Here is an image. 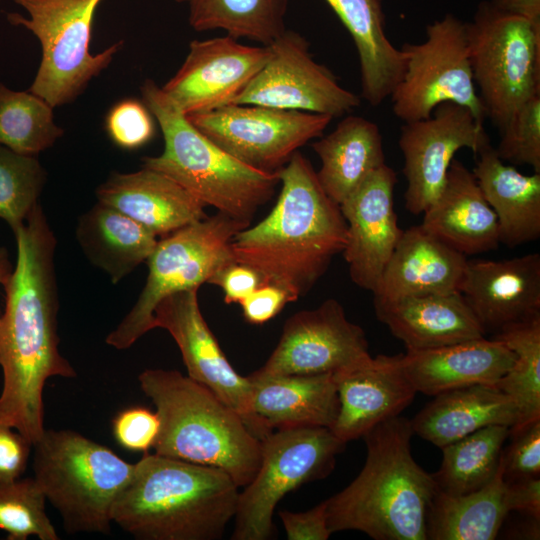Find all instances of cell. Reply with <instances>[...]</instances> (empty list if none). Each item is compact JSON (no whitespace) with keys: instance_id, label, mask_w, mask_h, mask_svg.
<instances>
[{"instance_id":"cell-1","label":"cell","mask_w":540,"mask_h":540,"mask_svg":"<svg viewBox=\"0 0 540 540\" xmlns=\"http://www.w3.org/2000/svg\"><path fill=\"white\" fill-rule=\"evenodd\" d=\"M13 233L17 257L4 285L0 317V422L34 444L45 431L46 381L54 376L74 378L77 373L58 348L56 238L40 203Z\"/></svg>"},{"instance_id":"cell-2","label":"cell","mask_w":540,"mask_h":540,"mask_svg":"<svg viewBox=\"0 0 540 540\" xmlns=\"http://www.w3.org/2000/svg\"><path fill=\"white\" fill-rule=\"evenodd\" d=\"M281 191L271 212L232 239L236 262L254 268L294 302L307 294L347 242L340 206L323 190L299 151L279 171Z\"/></svg>"},{"instance_id":"cell-3","label":"cell","mask_w":540,"mask_h":540,"mask_svg":"<svg viewBox=\"0 0 540 540\" xmlns=\"http://www.w3.org/2000/svg\"><path fill=\"white\" fill-rule=\"evenodd\" d=\"M412 435L410 420L398 415L363 436L367 454L362 470L325 500L332 533L356 530L375 540H427L437 487L412 456Z\"/></svg>"},{"instance_id":"cell-4","label":"cell","mask_w":540,"mask_h":540,"mask_svg":"<svg viewBox=\"0 0 540 540\" xmlns=\"http://www.w3.org/2000/svg\"><path fill=\"white\" fill-rule=\"evenodd\" d=\"M238 489L219 468L145 453L112 522L140 540H217L235 516Z\"/></svg>"},{"instance_id":"cell-5","label":"cell","mask_w":540,"mask_h":540,"mask_svg":"<svg viewBox=\"0 0 540 540\" xmlns=\"http://www.w3.org/2000/svg\"><path fill=\"white\" fill-rule=\"evenodd\" d=\"M160 419L155 453L219 468L239 487L261 461V440L210 389L176 370L146 369L138 376Z\"/></svg>"},{"instance_id":"cell-6","label":"cell","mask_w":540,"mask_h":540,"mask_svg":"<svg viewBox=\"0 0 540 540\" xmlns=\"http://www.w3.org/2000/svg\"><path fill=\"white\" fill-rule=\"evenodd\" d=\"M140 89L143 103L158 121L164 138L163 152L144 157L143 167L170 177L205 206L250 223L274 195L280 170L253 168L224 151L200 132L153 80H145Z\"/></svg>"},{"instance_id":"cell-7","label":"cell","mask_w":540,"mask_h":540,"mask_svg":"<svg viewBox=\"0 0 540 540\" xmlns=\"http://www.w3.org/2000/svg\"><path fill=\"white\" fill-rule=\"evenodd\" d=\"M33 448L34 479L65 530L108 534L113 504L135 464L72 430L45 429Z\"/></svg>"},{"instance_id":"cell-8","label":"cell","mask_w":540,"mask_h":540,"mask_svg":"<svg viewBox=\"0 0 540 540\" xmlns=\"http://www.w3.org/2000/svg\"><path fill=\"white\" fill-rule=\"evenodd\" d=\"M249 223L217 212L158 240L146 260V283L132 309L106 337L118 350L127 349L154 329V310L166 296L199 287L235 262L233 237Z\"/></svg>"},{"instance_id":"cell-9","label":"cell","mask_w":540,"mask_h":540,"mask_svg":"<svg viewBox=\"0 0 540 540\" xmlns=\"http://www.w3.org/2000/svg\"><path fill=\"white\" fill-rule=\"evenodd\" d=\"M469 60L485 117L501 129L540 94V23L478 4L466 22Z\"/></svg>"},{"instance_id":"cell-10","label":"cell","mask_w":540,"mask_h":540,"mask_svg":"<svg viewBox=\"0 0 540 540\" xmlns=\"http://www.w3.org/2000/svg\"><path fill=\"white\" fill-rule=\"evenodd\" d=\"M102 0H15L28 17L8 13L14 26L31 31L42 57L28 91L53 108L75 100L112 62L123 41L92 54L90 42L96 9Z\"/></svg>"},{"instance_id":"cell-11","label":"cell","mask_w":540,"mask_h":540,"mask_svg":"<svg viewBox=\"0 0 540 540\" xmlns=\"http://www.w3.org/2000/svg\"><path fill=\"white\" fill-rule=\"evenodd\" d=\"M345 446L326 427L273 430L261 440L256 474L239 492L231 539L272 538L278 502L301 485L328 476Z\"/></svg>"},{"instance_id":"cell-12","label":"cell","mask_w":540,"mask_h":540,"mask_svg":"<svg viewBox=\"0 0 540 540\" xmlns=\"http://www.w3.org/2000/svg\"><path fill=\"white\" fill-rule=\"evenodd\" d=\"M401 51L403 76L389 97L398 119H424L440 104L452 102L484 120L469 60L466 22L447 13L426 27L424 41L405 43Z\"/></svg>"},{"instance_id":"cell-13","label":"cell","mask_w":540,"mask_h":540,"mask_svg":"<svg viewBox=\"0 0 540 540\" xmlns=\"http://www.w3.org/2000/svg\"><path fill=\"white\" fill-rule=\"evenodd\" d=\"M187 118L224 151L268 172L283 168L300 147L321 137L333 119L255 104H227Z\"/></svg>"},{"instance_id":"cell-14","label":"cell","mask_w":540,"mask_h":540,"mask_svg":"<svg viewBox=\"0 0 540 540\" xmlns=\"http://www.w3.org/2000/svg\"><path fill=\"white\" fill-rule=\"evenodd\" d=\"M267 46L265 64L230 104H255L331 118L359 106V96L342 87L326 66L315 61L301 34L286 29Z\"/></svg>"},{"instance_id":"cell-15","label":"cell","mask_w":540,"mask_h":540,"mask_svg":"<svg viewBox=\"0 0 540 540\" xmlns=\"http://www.w3.org/2000/svg\"><path fill=\"white\" fill-rule=\"evenodd\" d=\"M398 144L404 158L405 208L419 215L442 190L456 153L467 148L477 154L491 143L482 120L464 106L445 102L427 118L404 122Z\"/></svg>"},{"instance_id":"cell-16","label":"cell","mask_w":540,"mask_h":540,"mask_svg":"<svg viewBox=\"0 0 540 540\" xmlns=\"http://www.w3.org/2000/svg\"><path fill=\"white\" fill-rule=\"evenodd\" d=\"M154 328L169 332L188 376L233 409L259 440L273 431L253 411L251 382L234 370L208 327L199 307L197 288L163 298L154 310Z\"/></svg>"},{"instance_id":"cell-17","label":"cell","mask_w":540,"mask_h":540,"mask_svg":"<svg viewBox=\"0 0 540 540\" xmlns=\"http://www.w3.org/2000/svg\"><path fill=\"white\" fill-rule=\"evenodd\" d=\"M370 356L363 329L336 299L301 310L284 323L277 346L252 377L336 373Z\"/></svg>"},{"instance_id":"cell-18","label":"cell","mask_w":540,"mask_h":540,"mask_svg":"<svg viewBox=\"0 0 540 540\" xmlns=\"http://www.w3.org/2000/svg\"><path fill=\"white\" fill-rule=\"evenodd\" d=\"M268 46H248L229 35L193 40L179 68L161 88L186 116L232 103L263 67Z\"/></svg>"},{"instance_id":"cell-19","label":"cell","mask_w":540,"mask_h":540,"mask_svg":"<svg viewBox=\"0 0 540 540\" xmlns=\"http://www.w3.org/2000/svg\"><path fill=\"white\" fill-rule=\"evenodd\" d=\"M395 171L386 163L339 206L347 224L342 252L351 280L372 293L402 236L394 209Z\"/></svg>"},{"instance_id":"cell-20","label":"cell","mask_w":540,"mask_h":540,"mask_svg":"<svg viewBox=\"0 0 540 540\" xmlns=\"http://www.w3.org/2000/svg\"><path fill=\"white\" fill-rule=\"evenodd\" d=\"M333 377L339 411L330 430L345 443L400 415L417 394L404 371L402 354L370 355Z\"/></svg>"},{"instance_id":"cell-21","label":"cell","mask_w":540,"mask_h":540,"mask_svg":"<svg viewBox=\"0 0 540 540\" xmlns=\"http://www.w3.org/2000/svg\"><path fill=\"white\" fill-rule=\"evenodd\" d=\"M459 292L486 333L540 315V254L467 259Z\"/></svg>"},{"instance_id":"cell-22","label":"cell","mask_w":540,"mask_h":540,"mask_svg":"<svg viewBox=\"0 0 540 540\" xmlns=\"http://www.w3.org/2000/svg\"><path fill=\"white\" fill-rule=\"evenodd\" d=\"M96 196L98 202L160 237L207 217L199 199L170 177L145 167L131 173H111L97 188Z\"/></svg>"},{"instance_id":"cell-23","label":"cell","mask_w":540,"mask_h":540,"mask_svg":"<svg viewBox=\"0 0 540 540\" xmlns=\"http://www.w3.org/2000/svg\"><path fill=\"white\" fill-rule=\"evenodd\" d=\"M423 214L420 226L464 256L494 250L500 243L496 214L459 160L451 162L442 190Z\"/></svg>"},{"instance_id":"cell-24","label":"cell","mask_w":540,"mask_h":540,"mask_svg":"<svg viewBox=\"0 0 540 540\" xmlns=\"http://www.w3.org/2000/svg\"><path fill=\"white\" fill-rule=\"evenodd\" d=\"M467 258L420 225L403 230L381 276L374 304L411 296L459 292Z\"/></svg>"},{"instance_id":"cell-25","label":"cell","mask_w":540,"mask_h":540,"mask_svg":"<svg viewBox=\"0 0 540 540\" xmlns=\"http://www.w3.org/2000/svg\"><path fill=\"white\" fill-rule=\"evenodd\" d=\"M515 354L501 341L485 337L402 354L404 371L417 393L436 396L476 384L495 385Z\"/></svg>"},{"instance_id":"cell-26","label":"cell","mask_w":540,"mask_h":540,"mask_svg":"<svg viewBox=\"0 0 540 540\" xmlns=\"http://www.w3.org/2000/svg\"><path fill=\"white\" fill-rule=\"evenodd\" d=\"M377 318L406 346L424 350L485 337L460 292L411 296L374 304Z\"/></svg>"},{"instance_id":"cell-27","label":"cell","mask_w":540,"mask_h":540,"mask_svg":"<svg viewBox=\"0 0 540 540\" xmlns=\"http://www.w3.org/2000/svg\"><path fill=\"white\" fill-rule=\"evenodd\" d=\"M519 411L513 399L495 385L476 384L434 396L410 420L413 434L440 449L492 425L515 426Z\"/></svg>"},{"instance_id":"cell-28","label":"cell","mask_w":540,"mask_h":540,"mask_svg":"<svg viewBox=\"0 0 540 540\" xmlns=\"http://www.w3.org/2000/svg\"><path fill=\"white\" fill-rule=\"evenodd\" d=\"M247 378L253 411L269 429L334 424L339 398L333 373Z\"/></svg>"},{"instance_id":"cell-29","label":"cell","mask_w":540,"mask_h":540,"mask_svg":"<svg viewBox=\"0 0 540 540\" xmlns=\"http://www.w3.org/2000/svg\"><path fill=\"white\" fill-rule=\"evenodd\" d=\"M475 180L496 214L500 243L509 248L540 236V173L526 175L507 165L491 144L479 153Z\"/></svg>"},{"instance_id":"cell-30","label":"cell","mask_w":540,"mask_h":540,"mask_svg":"<svg viewBox=\"0 0 540 540\" xmlns=\"http://www.w3.org/2000/svg\"><path fill=\"white\" fill-rule=\"evenodd\" d=\"M348 30L355 44L361 96L379 106L401 80L405 58L386 33L383 0H325Z\"/></svg>"},{"instance_id":"cell-31","label":"cell","mask_w":540,"mask_h":540,"mask_svg":"<svg viewBox=\"0 0 540 540\" xmlns=\"http://www.w3.org/2000/svg\"><path fill=\"white\" fill-rule=\"evenodd\" d=\"M321 161L317 174L326 194L338 205L376 169L385 164L378 125L348 115L329 134L312 143Z\"/></svg>"},{"instance_id":"cell-32","label":"cell","mask_w":540,"mask_h":540,"mask_svg":"<svg viewBox=\"0 0 540 540\" xmlns=\"http://www.w3.org/2000/svg\"><path fill=\"white\" fill-rule=\"evenodd\" d=\"M76 239L86 258L114 284L146 262L158 242L143 225L100 202L79 217Z\"/></svg>"},{"instance_id":"cell-33","label":"cell","mask_w":540,"mask_h":540,"mask_svg":"<svg viewBox=\"0 0 540 540\" xmlns=\"http://www.w3.org/2000/svg\"><path fill=\"white\" fill-rule=\"evenodd\" d=\"M502 457L493 479L461 495L436 491L427 516V539L492 540L510 512Z\"/></svg>"},{"instance_id":"cell-34","label":"cell","mask_w":540,"mask_h":540,"mask_svg":"<svg viewBox=\"0 0 540 540\" xmlns=\"http://www.w3.org/2000/svg\"><path fill=\"white\" fill-rule=\"evenodd\" d=\"M510 427L492 425L441 448L440 468L432 476L437 491L461 495L489 483L500 465Z\"/></svg>"},{"instance_id":"cell-35","label":"cell","mask_w":540,"mask_h":540,"mask_svg":"<svg viewBox=\"0 0 540 540\" xmlns=\"http://www.w3.org/2000/svg\"><path fill=\"white\" fill-rule=\"evenodd\" d=\"M190 26L269 45L285 30L288 0H189Z\"/></svg>"},{"instance_id":"cell-36","label":"cell","mask_w":540,"mask_h":540,"mask_svg":"<svg viewBox=\"0 0 540 540\" xmlns=\"http://www.w3.org/2000/svg\"><path fill=\"white\" fill-rule=\"evenodd\" d=\"M515 354L496 386L510 396L519 411V428L540 418V315L509 324L492 336Z\"/></svg>"},{"instance_id":"cell-37","label":"cell","mask_w":540,"mask_h":540,"mask_svg":"<svg viewBox=\"0 0 540 540\" xmlns=\"http://www.w3.org/2000/svg\"><path fill=\"white\" fill-rule=\"evenodd\" d=\"M63 133L49 103L30 91L11 90L0 81V145L37 156Z\"/></svg>"},{"instance_id":"cell-38","label":"cell","mask_w":540,"mask_h":540,"mask_svg":"<svg viewBox=\"0 0 540 540\" xmlns=\"http://www.w3.org/2000/svg\"><path fill=\"white\" fill-rule=\"evenodd\" d=\"M46 176L36 156L19 154L0 145V218L12 232L23 225L39 204Z\"/></svg>"},{"instance_id":"cell-39","label":"cell","mask_w":540,"mask_h":540,"mask_svg":"<svg viewBox=\"0 0 540 540\" xmlns=\"http://www.w3.org/2000/svg\"><path fill=\"white\" fill-rule=\"evenodd\" d=\"M0 530L8 540H58L46 513V497L33 478L0 483Z\"/></svg>"},{"instance_id":"cell-40","label":"cell","mask_w":540,"mask_h":540,"mask_svg":"<svg viewBox=\"0 0 540 540\" xmlns=\"http://www.w3.org/2000/svg\"><path fill=\"white\" fill-rule=\"evenodd\" d=\"M495 151L504 162L529 165L540 173V94L524 103L500 129Z\"/></svg>"},{"instance_id":"cell-41","label":"cell","mask_w":540,"mask_h":540,"mask_svg":"<svg viewBox=\"0 0 540 540\" xmlns=\"http://www.w3.org/2000/svg\"><path fill=\"white\" fill-rule=\"evenodd\" d=\"M106 130L118 147L138 149L154 135L152 114L143 102L122 100L110 109L106 117Z\"/></svg>"},{"instance_id":"cell-42","label":"cell","mask_w":540,"mask_h":540,"mask_svg":"<svg viewBox=\"0 0 540 540\" xmlns=\"http://www.w3.org/2000/svg\"><path fill=\"white\" fill-rule=\"evenodd\" d=\"M509 437L511 443L502 453L505 480L539 477L540 418L525 426L510 429Z\"/></svg>"},{"instance_id":"cell-43","label":"cell","mask_w":540,"mask_h":540,"mask_svg":"<svg viewBox=\"0 0 540 540\" xmlns=\"http://www.w3.org/2000/svg\"><path fill=\"white\" fill-rule=\"evenodd\" d=\"M156 412L145 407H129L120 411L112 421L116 442L124 449L146 453L153 448L160 432Z\"/></svg>"},{"instance_id":"cell-44","label":"cell","mask_w":540,"mask_h":540,"mask_svg":"<svg viewBox=\"0 0 540 540\" xmlns=\"http://www.w3.org/2000/svg\"><path fill=\"white\" fill-rule=\"evenodd\" d=\"M33 444L15 428L0 422V483L21 477Z\"/></svg>"},{"instance_id":"cell-45","label":"cell","mask_w":540,"mask_h":540,"mask_svg":"<svg viewBox=\"0 0 540 540\" xmlns=\"http://www.w3.org/2000/svg\"><path fill=\"white\" fill-rule=\"evenodd\" d=\"M294 302L283 288L263 283L248 295L241 303L243 316L251 324H264L278 315L288 304Z\"/></svg>"},{"instance_id":"cell-46","label":"cell","mask_w":540,"mask_h":540,"mask_svg":"<svg viewBox=\"0 0 540 540\" xmlns=\"http://www.w3.org/2000/svg\"><path fill=\"white\" fill-rule=\"evenodd\" d=\"M279 517L288 540H327L332 534L325 501L305 512L282 510Z\"/></svg>"},{"instance_id":"cell-47","label":"cell","mask_w":540,"mask_h":540,"mask_svg":"<svg viewBox=\"0 0 540 540\" xmlns=\"http://www.w3.org/2000/svg\"><path fill=\"white\" fill-rule=\"evenodd\" d=\"M263 283V277L252 267L233 262L220 269L209 281L220 287L227 304H240Z\"/></svg>"},{"instance_id":"cell-48","label":"cell","mask_w":540,"mask_h":540,"mask_svg":"<svg viewBox=\"0 0 540 540\" xmlns=\"http://www.w3.org/2000/svg\"><path fill=\"white\" fill-rule=\"evenodd\" d=\"M506 483V501L509 511L525 513L538 522L540 519L539 477L506 481Z\"/></svg>"},{"instance_id":"cell-49","label":"cell","mask_w":540,"mask_h":540,"mask_svg":"<svg viewBox=\"0 0 540 540\" xmlns=\"http://www.w3.org/2000/svg\"><path fill=\"white\" fill-rule=\"evenodd\" d=\"M496 9L540 23V0H490Z\"/></svg>"},{"instance_id":"cell-50","label":"cell","mask_w":540,"mask_h":540,"mask_svg":"<svg viewBox=\"0 0 540 540\" xmlns=\"http://www.w3.org/2000/svg\"><path fill=\"white\" fill-rule=\"evenodd\" d=\"M12 271L13 266L9 260L8 252L6 248L0 246V285L4 286L6 284ZM1 314L0 310V317Z\"/></svg>"},{"instance_id":"cell-51","label":"cell","mask_w":540,"mask_h":540,"mask_svg":"<svg viewBox=\"0 0 540 540\" xmlns=\"http://www.w3.org/2000/svg\"><path fill=\"white\" fill-rule=\"evenodd\" d=\"M173 1H175L177 3H184V2H188L189 0H173Z\"/></svg>"},{"instance_id":"cell-52","label":"cell","mask_w":540,"mask_h":540,"mask_svg":"<svg viewBox=\"0 0 540 540\" xmlns=\"http://www.w3.org/2000/svg\"><path fill=\"white\" fill-rule=\"evenodd\" d=\"M0 2H1V0H0Z\"/></svg>"}]
</instances>
